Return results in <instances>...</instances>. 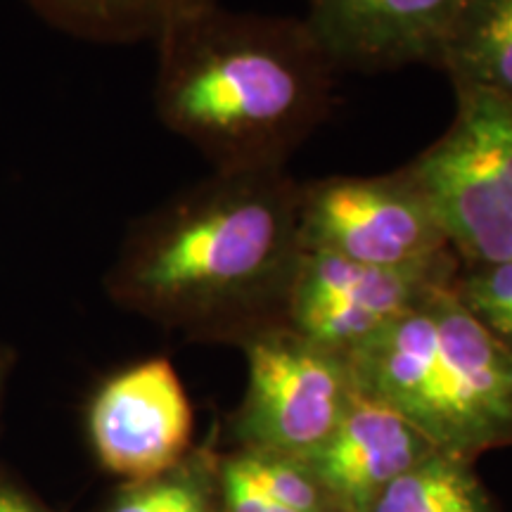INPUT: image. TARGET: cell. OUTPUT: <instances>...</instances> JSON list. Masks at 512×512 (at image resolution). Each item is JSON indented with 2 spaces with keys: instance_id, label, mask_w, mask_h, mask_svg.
I'll return each instance as SVG.
<instances>
[{
  "instance_id": "6da1fadb",
  "label": "cell",
  "mask_w": 512,
  "mask_h": 512,
  "mask_svg": "<svg viewBox=\"0 0 512 512\" xmlns=\"http://www.w3.org/2000/svg\"><path fill=\"white\" fill-rule=\"evenodd\" d=\"M299 195L287 169L214 171L128 226L107 292L197 339L242 344L283 325L304 252Z\"/></svg>"
},
{
  "instance_id": "7a4b0ae2",
  "label": "cell",
  "mask_w": 512,
  "mask_h": 512,
  "mask_svg": "<svg viewBox=\"0 0 512 512\" xmlns=\"http://www.w3.org/2000/svg\"><path fill=\"white\" fill-rule=\"evenodd\" d=\"M155 112L214 171L287 169L328 117L335 67L304 19L211 5L155 41Z\"/></svg>"
},
{
  "instance_id": "3957f363",
  "label": "cell",
  "mask_w": 512,
  "mask_h": 512,
  "mask_svg": "<svg viewBox=\"0 0 512 512\" xmlns=\"http://www.w3.org/2000/svg\"><path fill=\"white\" fill-rule=\"evenodd\" d=\"M453 285L349 363L358 394L403 415L439 451L475 460L512 446V349L460 304Z\"/></svg>"
},
{
  "instance_id": "277c9868",
  "label": "cell",
  "mask_w": 512,
  "mask_h": 512,
  "mask_svg": "<svg viewBox=\"0 0 512 512\" xmlns=\"http://www.w3.org/2000/svg\"><path fill=\"white\" fill-rule=\"evenodd\" d=\"M430 197L460 266L512 261V105L456 91L448 131L406 164Z\"/></svg>"
},
{
  "instance_id": "5b68a950",
  "label": "cell",
  "mask_w": 512,
  "mask_h": 512,
  "mask_svg": "<svg viewBox=\"0 0 512 512\" xmlns=\"http://www.w3.org/2000/svg\"><path fill=\"white\" fill-rule=\"evenodd\" d=\"M247 389L233 432L240 451L309 458L354 401L347 356L311 342L290 325H273L240 344Z\"/></svg>"
},
{
  "instance_id": "8992f818",
  "label": "cell",
  "mask_w": 512,
  "mask_h": 512,
  "mask_svg": "<svg viewBox=\"0 0 512 512\" xmlns=\"http://www.w3.org/2000/svg\"><path fill=\"white\" fill-rule=\"evenodd\" d=\"M302 247L382 268H434L460 261L430 197L406 164L382 176H330L302 183Z\"/></svg>"
},
{
  "instance_id": "52a82bcc",
  "label": "cell",
  "mask_w": 512,
  "mask_h": 512,
  "mask_svg": "<svg viewBox=\"0 0 512 512\" xmlns=\"http://www.w3.org/2000/svg\"><path fill=\"white\" fill-rule=\"evenodd\" d=\"M458 273L460 261L434 268H382L304 249L285 323L349 358L432 294L451 287Z\"/></svg>"
},
{
  "instance_id": "ba28073f",
  "label": "cell",
  "mask_w": 512,
  "mask_h": 512,
  "mask_svg": "<svg viewBox=\"0 0 512 512\" xmlns=\"http://www.w3.org/2000/svg\"><path fill=\"white\" fill-rule=\"evenodd\" d=\"M192 406L174 363L147 358L102 382L88 408L100 463L126 482H143L190 453Z\"/></svg>"
},
{
  "instance_id": "9c48e42d",
  "label": "cell",
  "mask_w": 512,
  "mask_h": 512,
  "mask_svg": "<svg viewBox=\"0 0 512 512\" xmlns=\"http://www.w3.org/2000/svg\"><path fill=\"white\" fill-rule=\"evenodd\" d=\"M465 0H311L304 22L328 60L349 72L437 67Z\"/></svg>"
},
{
  "instance_id": "30bf717a",
  "label": "cell",
  "mask_w": 512,
  "mask_h": 512,
  "mask_svg": "<svg viewBox=\"0 0 512 512\" xmlns=\"http://www.w3.org/2000/svg\"><path fill=\"white\" fill-rule=\"evenodd\" d=\"M434 451L403 415L356 394L330 437L302 463L337 512H370L382 491Z\"/></svg>"
},
{
  "instance_id": "8fae6325",
  "label": "cell",
  "mask_w": 512,
  "mask_h": 512,
  "mask_svg": "<svg viewBox=\"0 0 512 512\" xmlns=\"http://www.w3.org/2000/svg\"><path fill=\"white\" fill-rule=\"evenodd\" d=\"M434 69L456 91L486 93L512 105V0H465Z\"/></svg>"
},
{
  "instance_id": "7c38bea8",
  "label": "cell",
  "mask_w": 512,
  "mask_h": 512,
  "mask_svg": "<svg viewBox=\"0 0 512 512\" xmlns=\"http://www.w3.org/2000/svg\"><path fill=\"white\" fill-rule=\"evenodd\" d=\"M38 19L88 43H155L171 24L219 0H24Z\"/></svg>"
},
{
  "instance_id": "4fadbf2b",
  "label": "cell",
  "mask_w": 512,
  "mask_h": 512,
  "mask_svg": "<svg viewBox=\"0 0 512 512\" xmlns=\"http://www.w3.org/2000/svg\"><path fill=\"white\" fill-rule=\"evenodd\" d=\"M370 512H498L475 460L434 451L382 491Z\"/></svg>"
},
{
  "instance_id": "5bb4252c",
  "label": "cell",
  "mask_w": 512,
  "mask_h": 512,
  "mask_svg": "<svg viewBox=\"0 0 512 512\" xmlns=\"http://www.w3.org/2000/svg\"><path fill=\"white\" fill-rule=\"evenodd\" d=\"M107 512H223L219 460L188 453L162 475L126 482Z\"/></svg>"
},
{
  "instance_id": "9a60e30c",
  "label": "cell",
  "mask_w": 512,
  "mask_h": 512,
  "mask_svg": "<svg viewBox=\"0 0 512 512\" xmlns=\"http://www.w3.org/2000/svg\"><path fill=\"white\" fill-rule=\"evenodd\" d=\"M453 292L491 335L512 349V261L460 266Z\"/></svg>"
},
{
  "instance_id": "2e32d148",
  "label": "cell",
  "mask_w": 512,
  "mask_h": 512,
  "mask_svg": "<svg viewBox=\"0 0 512 512\" xmlns=\"http://www.w3.org/2000/svg\"><path fill=\"white\" fill-rule=\"evenodd\" d=\"M219 489L223 512H302L290 505L280 503L278 498L268 496L245 467L240 465L238 456H228L219 460Z\"/></svg>"
},
{
  "instance_id": "e0dca14e",
  "label": "cell",
  "mask_w": 512,
  "mask_h": 512,
  "mask_svg": "<svg viewBox=\"0 0 512 512\" xmlns=\"http://www.w3.org/2000/svg\"><path fill=\"white\" fill-rule=\"evenodd\" d=\"M0 512H48L12 489H0Z\"/></svg>"
},
{
  "instance_id": "ac0fdd59",
  "label": "cell",
  "mask_w": 512,
  "mask_h": 512,
  "mask_svg": "<svg viewBox=\"0 0 512 512\" xmlns=\"http://www.w3.org/2000/svg\"><path fill=\"white\" fill-rule=\"evenodd\" d=\"M12 366H15V351H12L8 344L0 342V406H3L5 387H8V377L12 373Z\"/></svg>"
}]
</instances>
